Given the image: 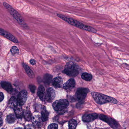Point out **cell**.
Listing matches in <instances>:
<instances>
[{
	"instance_id": "cell-1",
	"label": "cell",
	"mask_w": 129,
	"mask_h": 129,
	"mask_svg": "<svg viewBox=\"0 0 129 129\" xmlns=\"http://www.w3.org/2000/svg\"><path fill=\"white\" fill-rule=\"evenodd\" d=\"M57 16L59 18L61 19L66 22H67L69 24L78 27L81 29L88 31L90 32L93 33H97V30L89 26L88 25H85L82 23V22H80L79 21H77L75 19L71 18L66 16L60 14H57Z\"/></svg>"
},
{
	"instance_id": "cell-2",
	"label": "cell",
	"mask_w": 129,
	"mask_h": 129,
	"mask_svg": "<svg viewBox=\"0 0 129 129\" xmlns=\"http://www.w3.org/2000/svg\"><path fill=\"white\" fill-rule=\"evenodd\" d=\"M91 95L98 104H103L108 102L113 103L114 104L117 103V100L115 98L105 95L102 93L96 92H92L91 93Z\"/></svg>"
},
{
	"instance_id": "cell-3",
	"label": "cell",
	"mask_w": 129,
	"mask_h": 129,
	"mask_svg": "<svg viewBox=\"0 0 129 129\" xmlns=\"http://www.w3.org/2000/svg\"><path fill=\"white\" fill-rule=\"evenodd\" d=\"M80 68L79 66L73 62H69L65 65L62 72L69 77H74L79 74Z\"/></svg>"
},
{
	"instance_id": "cell-4",
	"label": "cell",
	"mask_w": 129,
	"mask_h": 129,
	"mask_svg": "<svg viewBox=\"0 0 129 129\" xmlns=\"http://www.w3.org/2000/svg\"><path fill=\"white\" fill-rule=\"evenodd\" d=\"M3 5L5 8L9 11L10 13L13 17V18L19 23L20 25H21L24 28L28 29V26L25 23V22L22 18L21 16L13 8H12L11 6L6 3H4Z\"/></svg>"
},
{
	"instance_id": "cell-5",
	"label": "cell",
	"mask_w": 129,
	"mask_h": 129,
	"mask_svg": "<svg viewBox=\"0 0 129 129\" xmlns=\"http://www.w3.org/2000/svg\"><path fill=\"white\" fill-rule=\"evenodd\" d=\"M69 105V102L66 99H60L56 101L53 103V108L55 111H60L66 108Z\"/></svg>"
},
{
	"instance_id": "cell-6",
	"label": "cell",
	"mask_w": 129,
	"mask_h": 129,
	"mask_svg": "<svg viewBox=\"0 0 129 129\" xmlns=\"http://www.w3.org/2000/svg\"><path fill=\"white\" fill-rule=\"evenodd\" d=\"M89 92V90L87 88L82 87L78 89L76 93V97L77 100L79 101L83 100Z\"/></svg>"
},
{
	"instance_id": "cell-7",
	"label": "cell",
	"mask_w": 129,
	"mask_h": 129,
	"mask_svg": "<svg viewBox=\"0 0 129 129\" xmlns=\"http://www.w3.org/2000/svg\"><path fill=\"white\" fill-rule=\"evenodd\" d=\"M99 117L101 120L108 123L114 129H115L117 128V123L114 120L102 114L100 115Z\"/></svg>"
},
{
	"instance_id": "cell-8",
	"label": "cell",
	"mask_w": 129,
	"mask_h": 129,
	"mask_svg": "<svg viewBox=\"0 0 129 129\" xmlns=\"http://www.w3.org/2000/svg\"><path fill=\"white\" fill-rule=\"evenodd\" d=\"M27 98V93L26 90H23L21 91L18 96L17 101L18 104L20 106L24 105L26 101Z\"/></svg>"
},
{
	"instance_id": "cell-9",
	"label": "cell",
	"mask_w": 129,
	"mask_h": 129,
	"mask_svg": "<svg viewBox=\"0 0 129 129\" xmlns=\"http://www.w3.org/2000/svg\"><path fill=\"white\" fill-rule=\"evenodd\" d=\"M0 35L3 36L4 37L14 43H18V41L13 35L2 29H0Z\"/></svg>"
},
{
	"instance_id": "cell-10",
	"label": "cell",
	"mask_w": 129,
	"mask_h": 129,
	"mask_svg": "<svg viewBox=\"0 0 129 129\" xmlns=\"http://www.w3.org/2000/svg\"><path fill=\"white\" fill-rule=\"evenodd\" d=\"M55 97V92L52 87H49L47 89L45 94V100L48 102H51Z\"/></svg>"
},
{
	"instance_id": "cell-11",
	"label": "cell",
	"mask_w": 129,
	"mask_h": 129,
	"mask_svg": "<svg viewBox=\"0 0 129 129\" xmlns=\"http://www.w3.org/2000/svg\"><path fill=\"white\" fill-rule=\"evenodd\" d=\"M98 118V115L97 114H86L83 116V121L86 122H90Z\"/></svg>"
},
{
	"instance_id": "cell-12",
	"label": "cell",
	"mask_w": 129,
	"mask_h": 129,
	"mask_svg": "<svg viewBox=\"0 0 129 129\" xmlns=\"http://www.w3.org/2000/svg\"><path fill=\"white\" fill-rule=\"evenodd\" d=\"M75 81L73 79L69 80L63 85V87L66 90H70L73 89L75 86Z\"/></svg>"
},
{
	"instance_id": "cell-13",
	"label": "cell",
	"mask_w": 129,
	"mask_h": 129,
	"mask_svg": "<svg viewBox=\"0 0 129 129\" xmlns=\"http://www.w3.org/2000/svg\"><path fill=\"white\" fill-rule=\"evenodd\" d=\"M63 82V79L61 77H56L53 80L52 85L55 88H60L62 86Z\"/></svg>"
},
{
	"instance_id": "cell-14",
	"label": "cell",
	"mask_w": 129,
	"mask_h": 129,
	"mask_svg": "<svg viewBox=\"0 0 129 129\" xmlns=\"http://www.w3.org/2000/svg\"><path fill=\"white\" fill-rule=\"evenodd\" d=\"M38 95L40 99L42 101H44L45 100V89L44 87L42 85L40 86L38 90Z\"/></svg>"
},
{
	"instance_id": "cell-15",
	"label": "cell",
	"mask_w": 129,
	"mask_h": 129,
	"mask_svg": "<svg viewBox=\"0 0 129 129\" xmlns=\"http://www.w3.org/2000/svg\"><path fill=\"white\" fill-rule=\"evenodd\" d=\"M42 121L41 117L39 115L34 116L32 118V122L33 124L35 126L40 127L42 125Z\"/></svg>"
},
{
	"instance_id": "cell-16",
	"label": "cell",
	"mask_w": 129,
	"mask_h": 129,
	"mask_svg": "<svg viewBox=\"0 0 129 129\" xmlns=\"http://www.w3.org/2000/svg\"><path fill=\"white\" fill-rule=\"evenodd\" d=\"M1 86L7 92L11 93L13 91V88L11 84L7 82H2L0 83Z\"/></svg>"
},
{
	"instance_id": "cell-17",
	"label": "cell",
	"mask_w": 129,
	"mask_h": 129,
	"mask_svg": "<svg viewBox=\"0 0 129 129\" xmlns=\"http://www.w3.org/2000/svg\"><path fill=\"white\" fill-rule=\"evenodd\" d=\"M9 105L11 108L14 109L18 105L17 98L15 97H12L9 101Z\"/></svg>"
},
{
	"instance_id": "cell-18",
	"label": "cell",
	"mask_w": 129,
	"mask_h": 129,
	"mask_svg": "<svg viewBox=\"0 0 129 129\" xmlns=\"http://www.w3.org/2000/svg\"><path fill=\"white\" fill-rule=\"evenodd\" d=\"M14 112L16 116L18 118H21L23 116V113L21 108L19 105H18L14 109Z\"/></svg>"
},
{
	"instance_id": "cell-19",
	"label": "cell",
	"mask_w": 129,
	"mask_h": 129,
	"mask_svg": "<svg viewBox=\"0 0 129 129\" xmlns=\"http://www.w3.org/2000/svg\"><path fill=\"white\" fill-rule=\"evenodd\" d=\"M22 65H23V67L24 69L25 72H26L27 74L29 75V77H31V78L33 77H34V73H33L32 71L31 70V69L29 67L28 65H27L26 64L24 63H23Z\"/></svg>"
},
{
	"instance_id": "cell-20",
	"label": "cell",
	"mask_w": 129,
	"mask_h": 129,
	"mask_svg": "<svg viewBox=\"0 0 129 129\" xmlns=\"http://www.w3.org/2000/svg\"><path fill=\"white\" fill-rule=\"evenodd\" d=\"M52 76L48 74H45L43 77V81L45 84L49 85L52 81Z\"/></svg>"
},
{
	"instance_id": "cell-21",
	"label": "cell",
	"mask_w": 129,
	"mask_h": 129,
	"mask_svg": "<svg viewBox=\"0 0 129 129\" xmlns=\"http://www.w3.org/2000/svg\"><path fill=\"white\" fill-rule=\"evenodd\" d=\"M48 112L45 108H44L41 112V119L43 122H45L47 120L48 117Z\"/></svg>"
},
{
	"instance_id": "cell-22",
	"label": "cell",
	"mask_w": 129,
	"mask_h": 129,
	"mask_svg": "<svg viewBox=\"0 0 129 129\" xmlns=\"http://www.w3.org/2000/svg\"><path fill=\"white\" fill-rule=\"evenodd\" d=\"M23 115L24 116L25 119L27 121H30L32 119V114H31L30 111L28 109H26L24 111V113H23Z\"/></svg>"
},
{
	"instance_id": "cell-23",
	"label": "cell",
	"mask_w": 129,
	"mask_h": 129,
	"mask_svg": "<svg viewBox=\"0 0 129 129\" xmlns=\"http://www.w3.org/2000/svg\"><path fill=\"white\" fill-rule=\"evenodd\" d=\"M82 78L85 81H90L92 79V76L90 74L85 72L82 75Z\"/></svg>"
},
{
	"instance_id": "cell-24",
	"label": "cell",
	"mask_w": 129,
	"mask_h": 129,
	"mask_svg": "<svg viewBox=\"0 0 129 129\" xmlns=\"http://www.w3.org/2000/svg\"><path fill=\"white\" fill-rule=\"evenodd\" d=\"M16 117L13 114L8 115L6 118V122L8 124H12L14 123L16 120Z\"/></svg>"
},
{
	"instance_id": "cell-25",
	"label": "cell",
	"mask_w": 129,
	"mask_h": 129,
	"mask_svg": "<svg viewBox=\"0 0 129 129\" xmlns=\"http://www.w3.org/2000/svg\"><path fill=\"white\" fill-rule=\"evenodd\" d=\"M77 125V122L75 120H71L69 122V129H75Z\"/></svg>"
},
{
	"instance_id": "cell-26",
	"label": "cell",
	"mask_w": 129,
	"mask_h": 129,
	"mask_svg": "<svg viewBox=\"0 0 129 129\" xmlns=\"http://www.w3.org/2000/svg\"><path fill=\"white\" fill-rule=\"evenodd\" d=\"M11 52L13 55H17L19 53V50L17 47L15 46H13L11 49Z\"/></svg>"
},
{
	"instance_id": "cell-27",
	"label": "cell",
	"mask_w": 129,
	"mask_h": 129,
	"mask_svg": "<svg viewBox=\"0 0 129 129\" xmlns=\"http://www.w3.org/2000/svg\"><path fill=\"white\" fill-rule=\"evenodd\" d=\"M58 125L56 124H52L50 125L48 127V129H58Z\"/></svg>"
},
{
	"instance_id": "cell-28",
	"label": "cell",
	"mask_w": 129,
	"mask_h": 129,
	"mask_svg": "<svg viewBox=\"0 0 129 129\" xmlns=\"http://www.w3.org/2000/svg\"><path fill=\"white\" fill-rule=\"evenodd\" d=\"M29 89L32 92L35 93L36 90V87L33 85H30L29 86Z\"/></svg>"
},
{
	"instance_id": "cell-29",
	"label": "cell",
	"mask_w": 129,
	"mask_h": 129,
	"mask_svg": "<svg viewBox=\"0 0 129 129\" xmlns=\"http://www.w3.org/2000/svg\"><path fill=\"white\" fill-rule=\"evenodd\" d=\"M25 129H35V128L33 125L29 124L25 126Z\"/></svg>"
},
{
	"instance_id": "cell-30",
	"label": "cell",
	"mask_w": 129,
	"mask_h": 129,
	"mask_svg": "<svg viewBox=\"0 0 129 129\" xmlns=\"http://www.w3.org/2000/svg\"><path fill=\"white\" fill-rule=\"evenodd\" d=\"M30 63L32 65H35L36 63V61L35 59H32L30 60Z\"/></svg>"
},
{
	"instance_id": "cell-31",
	"label": "cell",
	"mask_w": 129,
	"mask_h": 129,
	"mask_svg": "<svg viewBox=\"0 0 129 129\" xmlns=\"http://www.w3.org/2000/svg\"><path fill=\"white\" fill-rule=\"evenodd\" d=\"M4 98V95L3 93L1 92H0V102L2 101Z\"/></svg>"
},
{
	"instance_id": "cell-32",
	"label": "cell",
	"mask_w": 129,
	"mask_h": 129,
	"mask_svg": "<svg viewBox=\"0 0 129 129\" xmlns=\"http://www.w3.org/2000/svg\"><path fill=\"white\" fill-rule=\"evenodd\" d=\"M3 123V122L2 119V118L0 117V127L2 125Z\"/></svg>"
},
{
	"instance_id": "cell-33",
	"label": "cell",
	"mask_w": 129,
	"mask_h": 129,
	"mask_svg": "<svg viewBox=\"0 0 129 129\" xmlns=\"http://www.w3.org/2000/svg\"><path fill=\"white\" fill-rule=\"evenodd\" d=\"M15 129H22V128H15Z\"/></svg>"
},
{
	"instance_id": "cell-34",
	"label": "cell",
	"mask_w": 129,
	"mask_h": 129,
	"mask_svg": "<svg viewBox=\"0 0 129 129\" xmlns=\"http://www.w3.org/2000/svg\"><path fill=\"white\" fill-rule=\"evenodd\" d=\"M4 129V128H3V129Z\"/></svg>"
}]
</instances>
